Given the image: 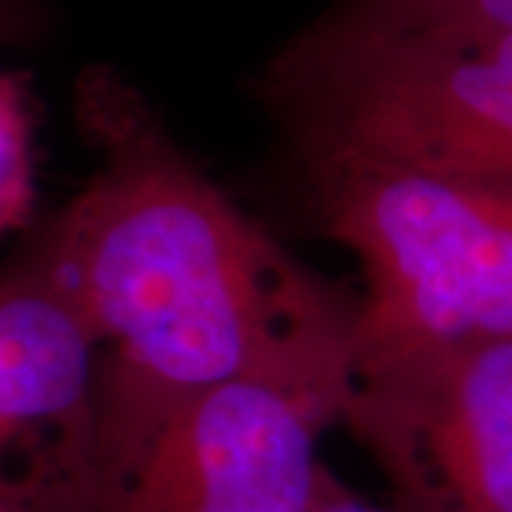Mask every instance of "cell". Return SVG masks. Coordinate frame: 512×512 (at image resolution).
<instances>
[{"label": "cell", "instance_id": "obj_1", "mask_svg": "<svg viewBox=\"0 0 512 512\" xmlns=\"http://www.w3.org/2000/svg\"><path fill=\"white\" fill-rule=\"evenodd\" d=\"M74 103L100 160L29 251L100 345V399L268 382L339 419L359 305L248 220L114 69L83 72Z\"/></svg>", "mask_w": 512, "mask_h": 512}, {"label": "cell", "instance_id": "obj_2", "mask_svg": "<svg viewBox=\"0 0 512 512\" xmlns=\"http://www.w3.org/2000/svg\"><path fill=\"white\" fill-rule=\"evenodd\" d=\"M319 225L356 256L350 373L512 336V183L299 148Z\"/></svg>", "mask_w": 512, "mask_h": 512}, {"label": "cell", "instance_id": "obj_3", "mask_svg": "<svg viewBox=\"0 0 512 512\" xmlns=\"http://www.w3.org/2000/svg\"><path fill=\"white\" fill-rule=\"evenodd\" d=\"M256 89L296 148H350L512 183V29L399 37L299 29Z\"/></svg>", "mask_w": 512, "mask_h": 512}, {"label": "cell", "instance_id": "obj_4", "mask_svg": "<svg viewBox=\"0 0 512 512\" xmlns=\"http://www.w3.org/2000/svg\"><path fill=\"white\" fill-rule=\"evenodd\" d=\"M328 404L268 382L100 399L97 512H311Z\"/></svg>", "mask_w": 512, "mask_h": 512}, {"label": "cell", "instance_id": "obj_5", "mask_svg": "<svg viewBox=\"0 0 512 512\" xmlns=\"http://www.w3.org/2000/svg\"><path fill=\"white\" fill-rule=\"evenodd\" d=\"M339 421L402 512H512V336L350 373Z\"/></svg>", "mask_w": 512, "mask_h": 512}, {"label": "cell", "instance_id": "obj_6", "mask_svg": "<svg viewBox=\"0 0 512 512\" xmlns=\"http://www.w3.org/2000/svg\"><path fill=\"white\" fill-rule=\"evenodd\" d=\"M100 345L32 251L0 271V512H97Z\"/></svg>", "mask_w": 512, "mask_h": 512}, {"label": "cell", "instance_id": "obj_7", "mask_svg": "<svg viewBox=\"0 0 512 512\" xmlns=\"http://www.w3.org/2000/svg\"><path fill=\"white\" fill-rule=\"evenodd\" d=\"M305 29L325 37L507 32L512 0H333Z\"/></svg>", "mask_w": 512, "mask_h": 512}, {"label": "cell", "instance_id": "obj_8", "mask_svg": "<svg viewBox=\"0 0 512 512\" xmlns=\"http://www.w3.org/2000/svg\"><path fill=\"white\" fill-rule=\"evenodd\" d=\"M35 205V106L20 74L0 69V237Z\"/></svg>", "mask_w": 512, "mask_h": 512}, {"label": "cell", "instance_id": "obj_9", "mask_svg": "<svg viewBox=\"0 0 512 512\" xmlns=\"http://www.w3.org/2000/svg\"><path fill=\"white\" fill-rule=\"evenodd\" d=\"M46 26L43 0H0V43H20Z\"/></svg>", "mask_w": 512, "mask_h": 512}, {"label": "cell", "instance_id": "obj_10", "mask_svg": "<svg viewBox=\"0 0 512 512\" xmlns=\"http://www.w3.org/2000/svg\"><path fill=\"white\" fill-rule=\"evenodd\" d=\"M311 512H402L399 507H379V504H370L365 498H359L356 493H350L348 487H342L336 478L330 476L325 470L322 484H319V493L313 501Z\"/></svg>", "mask_w": 512, "mask_h": 512}]
</instances>
